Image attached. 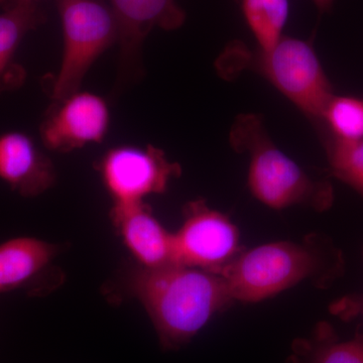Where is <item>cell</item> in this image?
I'll return each instance as SVG.
<instances>
[{
    "label": "cell",
    "instance_id": "6da1fadb",
    "mask_svg": "<svg viewBox=\"0 0 363 363\" xmlns=\"http://www.w3.org/2000/svg\"><path fill=\"white\" fill-rule=\"evenodd\" d=\"M128 291L143 306L164 350H180L217 314L233 303L221 274L171 264L138 267Z\"/></svg>",
    "mask_w": 363,
    "mask_h": 363
},
{
    "label": "cell",
    "instance_id": "7a4b0ae2",
    "mask_svg": "<svg viewBox=\"0 0 363 363\" xmlns=\"http://www.w3.org/2000/svg\"><path fill=\"white\" fill-rule=\"evenodd\" d=\"M344 271L342 252L330 238L312 233L300 242L277 241L243 250L221 276L233 301L257 303L305 281L328 288Z\"/></svg>",
    "mask_w": 363,
    "mask_h": 363
},
{
    "label": "cell",
    "instance_id": "3957f363",
    "mask_svg": "<svg viewBox=\"0 0 363 363\" xmlns=\"http://www.w3.org/2000/svg\"><path fill=\"white\" fill-rule=\"evenodd\" d=\"M231 147L248 157L247 185L255 199L274 210L292 206L330 209L334 190L316 180L274 145L259 114H240L229 135Z\"/></svg>",
    "mask_w": 363,
    "mask_h": 363
},
{
    "label": "cell",
    "instance_id": "277c9868",
    "mask_svg": "<svg viewBox=\"0 0 363 363\" xmlns=\"http://www.w3.org/2000/svg\"><path fill=\"white\" fill-rule=\"evenodd\" d=\"M217 68L228 78L245 70L259 74L316 123L335 95L313 45L296 38L284 35L269 49H250L234 40L219 57Z\"/></svg>",
    "mask_w": 363,
    "mask_h": 363
},
{
    "label": "cell",
    "instance_id": "5b68a950",
    "mask_svg": "<svg viewBox=\"0 0 363 363\" xmlns=\"http://www.w3.org/2000/svg\"><path fill=\"white\" fill-rule=\"evenodd\" d=\"M57 6L63 33V52L51 85L52 101L80 90L93 64L118 42L116 16L102 0H57Z\"/></svg>",
    "mask_w": 363,
    "mask_h": 363
},
{
    "label": "cell",
    "instance_id": "8992f818",
    "mask_svg": "<svg viewBox=\"0 0 363 363\" xmlns=\"http://www.w3.org/2000/svg\"><path fill=\"white\" fill-rule=\"evenodd\" d=\"M174 242L177 264L217 274L243 252L238 227L204 199L184 206L183 223L174 233Z\"/></svg>",
    "mask_w": 363,
    "mask_h": 363
},
{
    "label": "cell",
    "instance_id": "52a82bcc",
    "mask_svg": "<svg viewBox=\"0 0 363 363\" xmlns=\"http://www.w3.org/2000/svg\"><path fill=\"white\" fill-rule=\"evenodd\" d=\"M97 169L113 204L143 202L149 196L162 194L182 174L178 162L169 161L152 145L112 147L98 162Z\"/></svg>",
    "mask_w": 363,
    "mask_h": 363
},
{
    "label": "cell",
    "instance_id": "ba28073f",
    "mask_svg": "<svg viewBox=\"0 0 363 363\" xmlns=\"http://www.w3.org/2000/svg\"><path fill=\"white\" fill-rule=\"evenodd\" d=\"M111 121L105 98L78 90L50 105L40 123V140L48 150L67 154L104 142Z\"/></svg>",
    "mask_w": 363,
    "mask_h": 363
},
{
    "label": "cell",
    "instance_id": "9c48e42d",
    "mask_svg": "<svg viewBox=\"0 0 363 363\" xmlns=\"http://www.w3.org/2000/svg\"><path fill=\"white\" fill-rule=\"evenodd\" d=\"M118 26L119 77L121 84L138 76L140 50L154 28L178 30L186 13L176 0H109Z\"/></svg>",
    "mask_w": 363,
    "mask_h": 363
},
{
    "label": "cell",
    "instance_id": "30bf717a",
    "mask_svg": "<svg viewBox=\"0 0 363 363\" xmlns=\"http://www.w3.org/2000/svg\"><path fill=\"white\" fill-rule=\"evenodd\" d=\"M111 218L140 267L157 269L177 264L174 233L162 225L145 201L113 204Z\"/></svg>",
    "mask_w": 363,
    "mask_h": 363
},
{
    "label": "cell",
    "instance_id": "8fae6325",
    "mask_svg": "<svg viewBox=\"0 0 363 363\" xmlns=\"http://www.w3.org/2000/svg\"><path fill=\"white\" fill-rule=\"evenodd\" d=\"M0 180L23 197H37L56 183V168L30 135L6 131L0 135Z\"/></svg>",
    "mask_w": 363,
    "mask_h": 363
},
{
    "label": "cell",
    "instance_id": "7c38bea8",
    "mask_svg": "<svg viewBox=\"0 0 363 363\" xmlns=\"http://www.w3.org/2000/svg\"><path fill=\"white\" fill-rule=\"evenodd\" d=\"M60 252L58 245L21 236L0 245V294L28 291L30 295L51 289L48 274ZM52 276V274H50Z\"/></svg>",
    "mask_w": 363,
    "mask_h": 363
},
{
    "label": "cell",
    "instance_id": "4fadbf2b",
    "mask_svg": "<svg viewBox=\"0 0 363 363\" xmlns=\"http://www.w3.org/2000/svg\"><path fill=\"white\" fill-rule=\"evenodd\" d=\"M39 4L4 9L0 13V96L25 84V67L16 61V52L26 35L44 23Z\"/></svg>",
    "mask_w": 363,
    "mask_h": 363
},
{
    "label": "cell",
    "instance_id": "5bb4252c",
    "mask_svg": "<svg viewBox=\"0 0 363 363\" xmlns=\"http://www.w3.org/2000/svg\"><path fill=\"white\" fill-rule=\"evenodd\" d=\"M292 363H363V332L340 340L328 322H320L311 336L294 341Z\"/></svg>",
    "mask_w": 363,
    "mask_h": 363
},
{
    "label": "cell",
    "instance_id": "9a60e30c",
    "mask_svg": "<svg viewBox=\"0 0 363 363\" xmlns=\"http://www.w3.org/2000/svg\"><path fill=\"white\" fill-rule=\"evenodd\" d=\"M243 18L259 49H269L284 37L290 13L289 0H238Z\"/></svg>",
    "mask_w": 363,
    "mask_h": 363
},
{
    "label": "cell",
    "instance_id": "2e32d148",
    "mask_svg": "<svg viewBox=\"0 0 363 363\" xmlns=\"http://www.w3.org/2000/svg\"><path fill=\"white\" fill-rule=\"evenodd\" d=\"M329 135L341 142L363 140V97L334 95L322 114Z\"/></svg>",
    "mask_w": 363,
    "mask_h": 363
},
{
    "label": "cell",
    "instance_id": "e0dca14e",
    "mask_svg": "<svg viewBox=\"0 0 363 363\" xmlns=\"http://www.w3.org/2000/svg\"><path fill=\"white\" fill-rule=\"evenodd\" d=\"M324 145L332 175L363 198V140L341 142L328 136Z\"/></svg>",
    "mask_w": 363,
    "mask_h": 363
},
{
    "label": "cell",
    "instance_id": "ac0fdd59",
    "mask_svg": "<svg viewBox=\"0 0 363 363\" xmlns=\"http://www.w3.org/2000/svg\"><path fill=\"white\" fill-rule=\"evenodd\" d=\"M330 312L344 321L363 318V294H353L336 301L330 306Z\"/></svg>",
    "mask_w": 363,
    "mask_h": 363
},
{
    "label": "cell",
    "instance_id": "d6986e66",
    "mask_svg": "<svg viewBox=\"0 0 363 363\" xmlns=\"http://www.w3.org/2000/svg\"><path fill=\"white\" fill-rule=\"evenodd\" d=\"M40 0H0V7L2 9H11V7L18 6H25V4H39Z\"/></svg>",
    "mask_w": 363,
    "mask_h": 363
},
{
    "label": "cell",
    "instance_id": "ffe728a7",
    "mask_svg": "<svg viewBox=\"0 0 363 363\" xmlns=\"http://www.w3.org/2000/svg\"><path fill=\"white\" fill-rule=\"evenodd\" d=\"M320 13H327L333 6L334 0H312Z\"/></svg>",
    "mask_w": 363,
    "mask_h": 363
}]
</instances>
